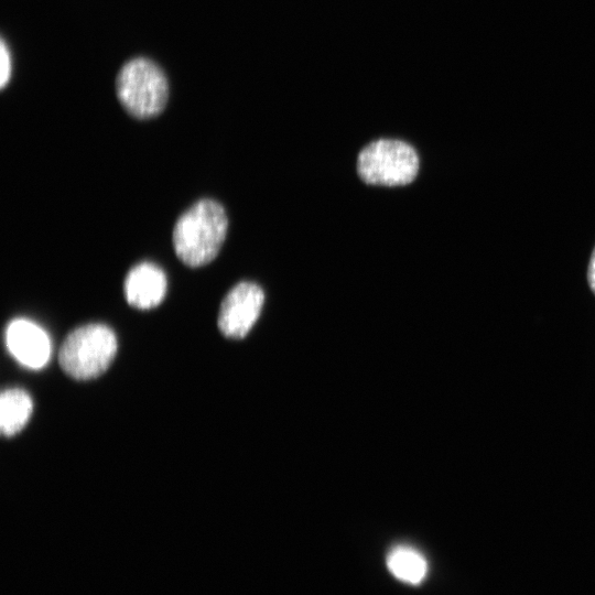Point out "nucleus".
Here are the masks:
<instances>
[{
	"label": "nucleus",
	"instance_id": "obj_7",
	"mask_svg": "<svg viewBox=\"0 0 595 595\" xmlns=\"http://www.w3.org/2000/svg\"><path fill=\"white\" fill-rule=\"evenodd\" d=\"M127 302L139 310L158 306L165 298L167 279L164 271L152 262H141L130 269L125 279Z\"/></svg>",
	"mask_w": 595,
	"mask_h": 595
},
{
	"label": "nucleus",
	"instance_id": "obj_10",
	"mask_svg": "<svg viewBox=\"0 0 595 595\" xmlns=\"http://www.w3.org/2000/svg\"><path fill=\"white\" fill-rule=\"evenodd\" d=\"M10 77H11V54L4 40H1V48H0V86L1 88H4V86L10 80Z\"/></svg>",
	"mask_w": 595,
	"mask_h": 595
},
{
	"label": "nucleus",
	"instance_id": "obj_5",
	"mask_svg": "<svg viewBox=\"0 0 595 595\" xmlns=\"http://www.w3.org/2000/svg\"><path fill=\"white\" fill-rule=\"evenodd\" d=\"M264 303L263 290L255 282L237 283L223 299L217 324L229 338L245 337L257 322Z\"/></svg>",
	"mask_w": 595,
	"mask_h": 595
},
{
	"label": "nucleus",
	"instance_id": "obj_1",
	"mask_svg": "<svg viewBox=\"0 0 595 595\" xmlns=\"http://www.w3.org/2000/svg\"><path fill=\"white\" fill-rule=\"evenodd\" d=\"M227 229L228 217L223 205L212 198L199 199L174 225L175 255L187 267L205 266L220 251Z\"/></svg>",
	"mask_w": 595,
	"mask_h": 595
},
{
	"label": "nucleus",
	"instance_id": "obj_4",
	"mask_svg": "<svg viewBox=\"0 0 595 595\" xmlns=\"http://www.w3.org/2000/svg\"><path fill=\"white\" fill-rule=\"evenodd\" d=\"M419 156L409 143L379 139L361 149L357 156V173L372 185L397 186L411 183L419 172Z\"/></svg>",
	"mask_w": 595,
	"mask_h": 595
},
{
	"label": "nucleus",
	"instance_id": "obj_6",
	"mask_svg": "<svg viewBox=\"0 0 595 595\" xmlns=\"http://www.w3.org/2000/svg\"><path fill=\"white\" fill-rule=\"evenodd\" d=\"M10 354L23 366L40 369L51 357V340L46 332L32 321L17 318L6 329Z\"/></svg>",
	"mask_w": 595,
	"mask_h": 595
},
{
	"label": "nucleus",
	"instance_id": "obj_2",
	"mask_svg": "<svg viewBox=\"0 0 595 595\" xmlns=\"http://www.w3.org/2000/svg\"><path fill=\"white\" fill-rule=\"evenodd\" d=\"M117 353V337L104 324H87L72 331L64 339L58 363L63 371L77 380L104 374Z\"/></svg>",
	"mask_w": 595,
	"mask_h": 595
},
{
	"label": "nucleus",
	"instance_id": "obj_11",
	"mask_svg": "<svg viewBox=\"0 0 595 595\" xmlns=\"http://www.w3.org/2000/svg\"><path fill=\"white\" fill-rule=\"evenodd\" d=\"M587 279H588L589 286L592 288V290L595 293V249H594V251L592 253V257H591V260H589L588 271H587Z\"/></svg>",
	"mask_w": 595,
	"mask_h": 595
},
{
	"label": "nucleus",
	"instance_id": "obj_8",
	"mask_svg": "<svg viewBox=\"0 0 595 595\" xmlns=\"http://www.w3.org/2000/svg\"><path fill=\"white\" fill-rule=\"evenodd\" d=\"M33 402L20 388L6 389L0 397V429L4 436H13L28 423Z\"/></svg>",
	"mask_w": 595,
	"mask_h": 595
},
{
	"label": "nucleus",
	"instance_id": "obj_9",
	"mask_svg": "<svg viewBox=\"0 0 595 595\" xmlns=\"http://www.w3.org/2000/svg\"><path fill=\"white\" fill-rule=\"evenodd\" d=\"M387 566L390 573L400 581L419 584L424 578L428 564L415 549L396 547L387 555Z\"/></svg>",
	"mask_w": 595,
	"mask_h": 595
},
{
	"label": "nucleus",
	"instance_id": "obj_3",
	"mask_svg": "<svg viewBox=\"0 0 595 595\" xmlns=\"http://www.w3.org/2000/svg\"><path fill=\"white\" fill-rule=\"evenodd\" d=\"M116 93L121 106L130 116L149 119L164 109L169 84L156 64L138 57L127 62L119 71Z\"/></svg>",
	"mask_w": 595,
	"mask_h": 595
}]
</instances>
